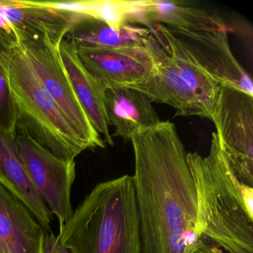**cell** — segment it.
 I'll return each mask as SVG.
<instances>
[{
    "instance_id": "obj_1",
    "label": "cell",
    "mask_w": 253,
    "mask_h": 253,
    "mask_svg": "<svg viewBox=\"0 0 253 253\" xmlns=\"http://www.w3.org/2000/svg\"><path fill=\"white\" fill-rule=\"evenodd\" d=\"M130 140L141 253H192L201 238L198 200L175 125L161 121Z\"/></svg>"
},
{
    "instance_id": "obj_2",
    "label": "cell",
    "mask_w": 253,
    "mask_h": 253,
    "mask_svg": "<svg viewBox=\"0 0 253 253\" xmlns=\"http://www.w3.org/2000/svg\"><path fill=\"white\" fill-rule=\"evenodd\" d=\"M186 158L196 189L201 238L229 253H253V187L234 174L216 133L207 156L188 152Z\"/></svg>"
},
{
    "instance_id": "obj_3",
    "label": "cell",
    "mask_w": 253,
    "mask_h": 253,
    "mask_svg": "<svg viewBox=\"0 0 253 253\" xmlns=\"http://www.w3.org/2000/svg\"><path fill=\"white\" fill-rule=\"evenodd\" d=\"M57 238L72 253H141L132 176L96 185Z\"/></svg>"
},
{
    "instance_id": "obj_4",
    "label": "cell",
    "mask_w": 253,
    "mask_h": 253,
    "mask_svg": "<svg viewBox=\"0 0 253 253\" xmlns=\"http://www.w3.org/2000/svg\"><path fill=\"white\" fill-rule=\"evenodd\" d=\"M0 63L15 103L16 133L27 134L65 161L92 149L46 91L18 42L2 51Z\"/></svg>"
},
{
    "instance_id": "obj_5",
    "label": "cell",
    "mask_w": 253,
    "mask_h": 253,
    "mask_svg": "<svg viewBox=\"0 0 253 253\" xmlns=\"http://www.w3.org/2000/svg\"><path fill=\"white\" fill-rule=\"evenodd\" d=\"M211 121L231 169L253 187V96L221 86Z\"/></svg>"
},
{
    "instance_id": "obj_6",
    "label": "cell",
    "mask_w": 253,
    "mask_h": 253,
    "mask_svg": "<svg viewBox=\"0 0 253 253\" xmlns=\"http://www.w3.org/2000/svg\"><path fill=\"white\" fill-rule=\"evenodd\" d=\"M17 41L46 91L92 149L106 147V143L94 129L75 94L60 55V43L53 42L46 35L17 37Z\"/></svg>"
},
{
    "instance_id": "obj_7",
    "label": "cell",
    "mask_w": 253,
    "mask_h": 253,
    "mask_svg": "<svg viewBox=\"0 0 253 253\" xmlns=\"http://www.w3.org/2000/svg\"><path fill=\"white\" fill-rule=\"evenodd\" d=\"M15 140L38 193L62 227L73 213L71 194L76 164L57 158L27 134L16 133Z\"/></svg>"
},
{
    "instance_id": "obj_8",
    "label": "cell",
    "mask_w": 253,
    "mask_h": 253,
    "mask_svg": "<svg viewBox=\"0 0 253 253\" xmlns=\"http://www.w3.org/2000/svg\"><path fill=\"white\" fill-rule=\"evenodd\" d=\"M168 29L200 66L221 86L232 87L253 96L251 77L231 50L229 29Z\"/></svg>"
},
{
    "instance_id": "obj_9",
    "label": "cell",
    "mask_w": 253,
    "mask_h": 253,
    "mask_svg": "<svg viewBox=\"0 0 253 253\" xmlns=\"http://www.w3.org/2000/svg\"><path fill=\"white\" fill-rule=\"evenodd\" d=\"M158 41L151 34L147 43L122 49H106L76 45L84 67L106 88L134 85L146 79L155 63Z\"/></svg>"
},
{
    "instance_id": "obj_10",
    "label": "cell",
    "mask_w": 253,
    "mask_h": 253,
    "mask_svg": "<svg viewBox=\"0 0 253 253\" xmlns=\"http://www.w3.org/2000/svg\"><path fill=\"white\" fill-rule=\"evenodd\" d=\"M0 8L17 37L48 35L53 42L61 43L71 29L87 15L48 1H0Z\"/></svg>"
},
{
    "instance_id": "obj_11",
    "label": "cell",
    "mask_w": 253,
    "mask_h": 253,
    "mask_svg": "<svg viewBox=\"0 0 253 253\" xmlns=\"http://www.w3.org/2000/svg\"><path fill=\"white\" fill-rule=\"evenodd\" d=\"M129 87L146 94L152 102L169 105L177 116H198L204 112L189 85L184 82L164 48L157 42L155 63L149 76Z\"/></svg>"
},
{
    "instance_id": "obj_12",
    "label": "cell",
    "mask_w": 253,
    "mask_h": 253,
    "mask_svg": "<svg viewBox=\"0 0 253 253\" xmlns=\"http://www.w3.org/2000/svg\"><path fill=\"white\" fill-rule=\"evenodd\" d=\"M45 234L27 207L0 183V253H42Z\"/></svg>"
},
{
    "instance_id": "obj_13",
    "label": "cell",
    "mask_w": 253,
    "mask_h": 253,
    "mask_svg": "<svg viewBox=\"0 0 253 253\" xmlns=\"http://www.w3.org/2000/svg\"><path fill=\"white\" fill-rule=\"evenodd\" d=\"M60 53L75 94L89 118L93 127L105 143L113 146V137L105 107L106 87L94 78L80 60L75 42L68 38L62 41Z\"/></svg>"
},
{
    "instance_id": "obj_14",
    "label": "cell",
    "mask_w": 253,
    "mask_h": 253,
    "mask_svg": "<svg viewBox=\"0 0 253 253\" xmlns=\"http://www.w3.org/2000/svg\"><path fill=\"white\" fill-rule=\"evenodd\" d=\"M149 97L126 85L107 88L105 107L114 137L130 140L134 134L153 128L161 122Z\"/></svg>"
},
{
    "instance_id": "obj_15",
    "label": "cell",
    "mask_w": 253,
    "mask_h": 253,
    "mask_svg": "<svg viewBox=\"0 0 253 253\" xmlns=\"http://www.w3.org/2000/svg\"><path fill=\"white\" fill-rule=\"evenodd\" d=\"M148 29L168 54L182 79L192 90L205 118L211 120L221 85L200 66L167 26L154 24Z\"/></svg>"
},
{
    "instance_id": "obj_16",
    "label": "cell",
    "mask_w": 253,
    "mask_h": 253,
    "mask_svg": "<svg viewBox=\"0 0 253 253\" xmlns=\"http://www.w3.org/2000/svg\"><path fill=\"white\" fill-rule=\"evenodd\" d=\"M0 183L17 197L35 216L46 233L52 214L38 193L20 156L15 136L0 131Z\"/></svg>"
},
{
    "instance_id": "obj_17",
    "label": "cell",
    "mask_w": 253,
    "mask_h": 253,
    "mask_svg": "<svg viewBox=\"0 0 253 253\" xmlns=\"http://www.w3.org/2000/svg\"><path fill=\"white\" fill-rule=\"evenodd\" d=\"M131 23L146 28L161 24L185 30L229 29L218 14L187 6L178 1L140 0L138 10L133 14Z\"/></svg>"
},
{
    "instance_id": "obj_18",
    "label": "cell",
    "mask_w": 253,
    "mask_h": 253,
    "mask_svg": "<svg viewBox=\"0 0 253 253\" xmlns=\"http://www.w3.org/2000/svg\"><path fill=\"white\" fill-rule=\"evenodd\" d=\"M150 37V30L145 26L127 23L112 28L87 16L73 26L66 38L80 46L122 49L146 45Z\"/></svg>"
},
{
    "instance_id": "obj_19",
    "label": "cell",
    "mask_w": 253,
    "mask_h": 253,
    "mask_svg": "<svg viewBox=\"0 0 253 253\" xmlns=\"http://www.w3.org/2000/svg\"><path fill=\"white\" fill-rule=\"evenodd\" d=\"M139 2L140 0H81L62 1L60 5L103 22L110 27L120 28L131 23V17L138 10Z\"/></svg>"
},
{
    "instance_id": "obj_20",
    "label": "cell",
    "mask_w": 253,
    "mask_h": 253,
    "mask_svg": "<svg viewBox=\"0 0 253 253\" xmlns=\"http://www.w3.org/2000/svg\"><path fill=\"white\" fill-rule=\"evenodd\" d=\"M7 47L10 46L0 43V55ZM17 110L15 103L6 77L0 63V131L8 135L15 136Z\"/></svg>"
},
{
    "instance_id": "obj_21",
    "label": "cell",
    "mask_w": 253,
    "mask_h": 253,
    "mask_svg": "<svg viewBox=\"0 0 253 253\" xmlns=\"http://www.w3.org/2000/svg\"><path fill=\"white\" fill-rule=\"evenodd\" d=\"M42 253H72L63 245L53 232L46 233L44 237Z\"/></svg>"
},
{
    "instance_id": "obj_22",
    "label": "cell",
    "mask_w": 253,
    "mask_h": 253,
    "mask_svg": "<svg viewBox=\"0 0 253 253\" xmlns=\"http://www.w3.org/2000/svg\"><path fill=\"white\" fill-rule=\"evenodd\" d=\"M192 253H224L221 248L201 238Z\"/></svg>"
},
{
    "instance_id": "obj_23",
    "label": "cell",
    "mask_w": 253,
    "mask_h": 253,
    "mask_svg": "<svg viewBox=\"0 0 253 253\" xmlns=\"http://www.w3.org/2000/svg\"><path fill=\"white\" fill-rule=\"evenodd\" d=\"M17 42V38L15 37L11 36L0 29V43L4 44L6 46H12Z\"/></svg>"
}]
</instances>
